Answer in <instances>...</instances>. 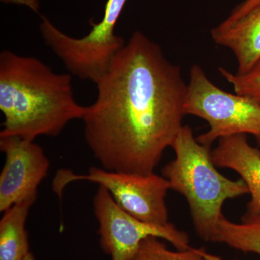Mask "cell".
Segmentation results:
<instances>
[{
	"instance_id": "6da1fadb",
	"label": "cell",
	"mask_w": 260,
	"mask_h": 260,
	"mask_svg": "<svg viewBox=\"0 0 260 260\" xmlns=\"http://www.w3.org/2000/svg\"><path fill=\"white\" fill-rule=\"evenodd\" d=\"M95 85L82 119L93 156L110 172L154 173L183 126L187 85L180 68L136 31Z\"/></svg>"
},
{
	"instance_id": "7a4b0ae2",
	"label": "cell",
	"mask_w": 260,
	"mask_h": 260,
	"mask_svg": "<svg viewBox=\"0 0 260 260\" xmlns=\"http://www.w3.org/2000/svg\"><path fill=\"white\" fill-rule=\"evenodd\" d=\"M0 137L34 141L56 137L67 124L82 119L85 107L75 100L71 74H60L34 56L0 53Z\"/></svg>"
},
{
	"instance_id": "3957f363",
	"label": "cell",
	"mask_w": 260,
	"mask_h": 260,
	"mask_svg": "<svg viewBox=\"0 0 260 260\" xmlns=\"http://www.w3.org/2000/svg\"><path fill=\"white\" fill-rule=\"evenodd\" d=\"M172 148L176 157L162 168V177L170 189L185 198L198 237L212 242L225 202L249 189L242 179L232 180L218 172L211 148L200 143L189 125L182 126Z\"/></svg>"
},
{
	"instance_id": "277c9868",
	"label": "cell",
	"mask_w": 260,
	"mask_h": 260,
	"mask_svg": "<svg viewBox=\"0 0 260 260\" xmlns=\"http://www.w3.org/2000/svg\"><path fill=\"white\" fill-rule=\"evenodd\" d=\"M127 0H108L99 23L90 21L91 30L83 38L70 37L42 17L39 30L48 46L70 74L96 84L106 74L113 59L125 45L114 29Z\"/></svg>"
},
{
	"instance_id": "5b68a950",
	"label": "cell",
	"mask_w": 260,
	"mask_h": 260,
	"mask_svg": "<svg viewBox=\"0 0 260 260\" xmlns=\"http://www.w3.org/2000/svg\"><path fill=\"white\" fill-rule=\"evenodd\" d=\"M184 109L185 115L198 116L209 124L208 131L197 138L202 145L211 148L224 137L249 134L260 147V104L222 90L200 65L191 67Z\"/></svg>"
},
{
	"instance_id": "8992f818",
	"label": "cell",
	"mask_w": 260,
	"mask_h": 260,
	"mask_svg": "<svg viewBox=\"0 0 260 260\" xmlns=\"http://www.w3.org/2000/svg\"><path fill=\"white\" fill-rule=\"evenodd\" d=\"M56 179L54 187L56 192L61 193L63 188L72 181L96 183L109 191L121 209L135 218L157 225L169 223L166 197L170 185L165 177L155 173L143 175L91 167L85 175L61 171Z\"/></svg>"
},
{
	"instance_id": "52a82bcc",
	"label": "cell",
	"mask_w": 260,
	"mask_h": 260,
	"mask_svg": "<svg viewBox=\"0 0 260 260\" xmlns=\"http://www.w3.org/2000/svg\"><path fill=\"white\" fill-rule=\"evenodd\" d=\"M94 213L99 224L100 244L111 260H133L140 244L150 237L162 239L177 250L191 246L186 232L169 223H146L121 209L109 191L99 186L93 200Z\"/></svg>"
},
{
	"instance_id": "ba28073f",
	"label": "cell",
	"mask_w": 260,
	"mask_h": 260,
	"mask_svg": "<svg viewBox=\"0 0 260 260\" xmlns=\"http://www.w3.org/2000/svg\"><path fill=\"white\" fill-rule=\"evenodd\" d=\"M0 150L6 156L0 174V212L4 213L17 203L37 198L49 160L40 145L18 137H0Z\"/></svg>"
},
{
	"instance_id": "9c48e42d",
	"label": "cell",
	"mask_w": 260,
	"mask_h": 260,
	"mask_svg": "<svg viewBox=\"0 0 260 260\" xmlns=\"http://www.w3.org/2000/svg\"><path fill=\"white\" fill-rule=\"evenodd\" d=\"M218 168L232 169L246 183L251 199L246 215H260V150L251 146L246 135L224 137L211 151Z\"/></svg>"
},
{
	"instance_id": "30bf717a",
	"label": "cell",
	"mask_w": 260,
	"mask_h": 260,
	"mask_svg": "<svg viewBox=\"0 0 260 260\" xmlns=\"http://www.w3.org/2000/svg\"><path fill=\"white\" fill-rule=\"evenodd\" d=\"M218 45L226 47L237 58L238 74H243L260 59V5L235 23L219 25L211 30Z\"/></svg>"
},
{
	"instance_id": "8fae6325",
	"label": "cell",
	"mask_w": 260,
	"mask_h": 260,
	"mask_svg": "<svg viewBox=\"0 0 260 260\" xmlns=\"http://www.w3.org/2000/svg\"><path fill=\"white\" fill-rule=\"evenodd\" d=\"M37 199L24 200L4 212L0 220V260H24L30 252L25 223Z\"/></svg>"
},
{
	"instance_id": "7c38bea8",
	"label": "cell",
	"mask_w": 260,
	"mask_h": 260,
	"mask_svg": "<svg viewBox=\"0 0 260 260\" xmlns=\"http://www.w3.org/2000/svg\"><path fill=\"white\" fill-rule=\"evenodd\" d=\"M212 242L225 244L236 250L260 256V215H245L240 223L224 215L218 221Z\"/></svg>"
},
{
	"instance_id": "4fadbf2b",
	"label": "cell",
	"mask_w": 260,
	"mask_h": 260,
	"mask_svg": "<svg viewBox=\"0 0 260 260\" xmlns=\"http://www.w3.org/2000/svg\"><path fill=\"white\" fill-rule=\"evenodd\" d=\"M133 260H222L219 256L210 254L202 248L185 250H169L158 238L150 237L140 244Z\"/></svg>"
},
{
	"instance_id": "5bb4252c",
	"label": "cell",
	"mask_w": 260,
	"mask_h": 260,
	"mask_svg": "<svg viewBox=\"0 0 260 260\" xmlns=\"http://www.w3.org/2000/svg\"><path fill=\"white\" fill-rule=\"evenodd\" d=\"M218 70L221 76L232 85L235 93L260 104V59L243 74L231 73L224 68H219Z\"/></svg>"
},
{
	"instance_id": "9a60e30c",
	"label": "cell",
	"mask_w": 260,
	"mask_h": 260,
	"mask_svg": "<svg viewBox=\"0 0 260 260\" xmlns=\"http://www.w3.org/2000/svg\"><path fill=\"white\" fill-rule=\"evenodd\" d=\"M259 5H260V0H245L242 4L238 5L237 8L233 10L231 15L220 23V25L226 26L235 23L239 19L245 16L251 10L257 8Z\"/></svg>"
},
{
	"instance_id": "2e32d148",
	"label": "cell",
	"mask_w": 260,
	"mask_h": 260,
	"mask_svg": "<svg viewBox=\"0 0 260 260\" xmlns=\"http://www.w3.org/2000/svg\"><path fill=\"white\" fill-rule=\"evenodd\" d=\"M4 4L23 5L35 13H39L40 3L39 0H0Z\"/></svg>"
},
{
	"instance_id": "e0dca14e",
	"label": "cell",
	"mask_w": 260,
	"mask_h": 260,
	"mask_svg": "<svg viewBox=\"0 0 260 260\" xmlns=\"http://www.w3.org/2000/svg\"><path fill=\"white\" fill-rule=\"evenodd\" d=\"M24 260H37L32 252H29Z\"/></svg>"
},
{
	"instance_id": "ac0fdd59",
	"label": "cell",
	"mask_w": 260,
	"mask_h": 260,
	"mask_svg": "<svg viewBox=\"0 0 260 260\" xmlns=\"http://www.w3.org/2000/svg\"><path fill=\"white\" fill-rule=\"evenodd\" d=\"M234 260H239V259H234Z\"/></svg>"
}]
</instances>
